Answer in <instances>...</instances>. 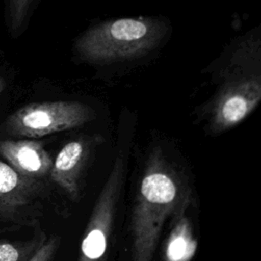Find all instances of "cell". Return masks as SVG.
Returning a JSON list of instances; mask_svg holds the SVG:
<instances>
[{"label": "cell", "mask_w": 261, "mask_h": 261, "mask_svg": "<svg viewBox=\"0 0 261 261\" xmlns=\"http://www.w3.org/2000/svg\"><path fill=\"white\" fill-rule=\"evenodd\" d=\"M206 71L216 90L198 109L212 136L242 122L261 100V29L256 27L234 39Z\"/></svg>", "instance_id": "obj_1"}, {"label": "cell", "mask_w": 261, "mask_h": 261, "mask_svg": "<svg viewBox=\"0 0 261 261\" xmlns=\"http://www.w3.org/2000/svg\"><path fill=\"white\" fill-rule=\"evenodd\" d=\"M188 198L163 149L155 146L146 160L132 213V261H152L166 219Z\"/></svg>", "instance_id": "obj_2"}, {"label": "cell", "mask_w": 261, "mask_h": 261, "mask_svg": "<svg viewBox=\"0 0 261 261\" xmlns=\"http://www.w3.org/2000/svg\"><path fill=\"white\" fill-rule=\"evenodd\" d=\"M170 30L159 16L120 17L88 28L74 41L82 62L111 64L142 58L157 49Z\"/></svg>", "instance_id": "obj_3"}, {"label": "cell", "mask_w": 261, "mask_h": 261, "mask_svg": "<svg viewBox=\"0 0 261 261\" xmlns=\"http://www.w3.org/2000/svg\"><path fill=\"white\" fill-rule=\"evenodd\" d=\"M136 129V118L127 110L118 123V151L112 169L95 202L80 248L79 261H106L109 239L123 182L126 151Z\"/></svg>", "instance_id": "obj_4"}, {"label": "cell", "mask_w": 261, "mask_h": 261, "mask_svg": "<svg viewBox=\"0 0 261 261\" xmlns=\"http://www.w3.org/2000/svg\"><path fill=\"white\" fill-rule=\"evenodd\" d=\"M95 117L94 109L79 101L30 103L10 114L3 128L14 138L36 139L80 127Z\"/></svg>", "instance_id": "obj_5"}, {"label": "cell", "mask_w": 261, "mask_h": 261, "mask_svg": "<svg viewBox=\"0 0 261 261\" xmlns=\"http://www.w3.org/2000/svg\"><path fill=\"white\" fill-rule=\"evenodd\" d=\"M102 142L99 135L80 136L67 142L53 161L50 176L69 197H80L81 178L95 147Z\"/></svg>", "instance_id": "obj_6"}, {"label": "cell", "mask_w": 261, "mask_h": 261, "mask_svg": "<svg viewBox=\"0 0 261 261\" xmlns=\"http://www.w3.org/2000/svg\"><path fill=\"white\" fill-rule=\"evenodd\" d=\"M44 190L38 178L19 174L0 159V218L15 221Z\"/></svg>", "instance_id": "obj_7"}, {"label": "cell", "mask_w": 261, "mask_h": 261, "mask_svg": "<svg viewBox=\"0 0 261 261\" xmlns=\"http://www.w3.org/2000/svg\"><path fill=\"white\" fill-rule=\"evenodd\" d=\"M0 155L19 174L41 179L50 173L53 160L39 141L0 140Z\"/></svg>", "instance_id": "obj_8"}, {"label": "cell", "mask_w": 261, "mask_h": 261, "mask_svg": "<svg viewBox=\"0 0 261 261\" xmlns=\"http://www.w3.org/2000/svg\"><path fill=\"white\" fill-rule=\"evenodd\" d=\"M189 205L190 198L172 216V226L164 248V261H191L197 252L198 243L187 215Z\"/></svg>", "instance_id": "obj_9"}, {"label": "cell", "mask_w": 261, "mask_h": 261, "mask_svg": "<svg viewBox=\"0 0 261 261\" xmlns=\"http://www.w3.org/2000/svg\"><path fill=\"white\" fill-rule=\"evenodd\" d=\"M43 242H0V261H29Z\"/></svg>", "instance_id": "obj_10"}, {"label": "cell", "mask_w": 261, "mask_h": 261, "mask_svg": "<svg viewBox=\"0 0 261 261\" xmlns=\"http://www.w3.org/2000/svg\"><path fill=\"white\" fill-rule=\"evenodd\" d=\"M34 0H7V24L11 33H18L27 22Z\"/></svg>", "instance_id": "obj_11"}, {"label": "cell", "mask_w": 261, "mask_h": 261, "mask_svg": "<svg viewBox=\"0 0 261 261\" xmlns=\"http://www.w3.org/2000/svg\"><path fill=\"white\" fill-rule=\"evenodd\" d=\"M58 248V239L52 237L43 242L29 261H52Z\"/></svg>", "instance_id": "obj_12"}, {"label": "cell", "mask_w": 261, "mask_h": 261, "mask_svg": "<svg viewBox=\"0 0 261 261\" xmlns=\"http://www.w3.org/2000/svg\"><path fill=\"white\" fill-rule=\"evenodd\" d=\"M6 88V81L4 77L0 76V94L3 92V90Z\"/></svg>", "instance_id": "obj_13"}]
</instances>
